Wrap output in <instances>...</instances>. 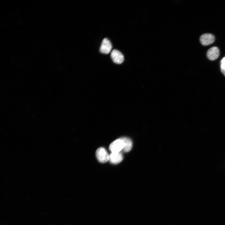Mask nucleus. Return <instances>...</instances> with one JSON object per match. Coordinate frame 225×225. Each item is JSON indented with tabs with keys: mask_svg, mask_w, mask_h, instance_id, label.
<instances>
[{
	"mask_svg": "<svg viewBox=\"0 0 225 225\" xmlns=\"http://www.w3.org/2000/svg\"><path fill=\"white\" fill-rule=\"evenodd\" d=\"M220 51L218 48L216 47H213L209 49L207 52V56L210 60L217 59L219 56Z\"/></svg>",
	"mask_w": 225,
	"mask_h": 225,
	"instance_id": "nucleus-6",
	"label": "nucleus"
},
{
	"mask_svg": "<svg viewBox=\"0 0 225 225\" xmlns=\"http://www.w3.org/2000/svg\"><path fill=\"white\" fill-rule=\"evenodd\" d=\"M96 157L99 162L105 163L109 161V155L103 148H98L96 152Z\"/></svg>",
	"mask_w": 225,
	"mask_h": 225,
	"instance_id": "nucleus-1",
	"label": "nucleus"
},
{
	"mask_svg": "<svg viewBox=\"0 0 225 225\" xmlns=\"http://www.w3.org/2000/svg\"><path fill=\"white\" fill-rule=\"evenodd\" d=\"M124 142V147L122 151L125 152L130 151L132 147V142L129 138L127 137L120 138Z\"/></svg>",
	"mask_w": 225,
	"mask_h": 225,
	"instance_id": "nucleus-8",
	"label": "nucleus"
},
{
	"mask_svg": "<svg viewBox=\"0 0 225 225\" xmlns=\"http://www.w3.org/2000/svg\"><path fill=\"white\" fill-rule=\"evenodd\" d=\"M111 57L113 61L115 63L120 64L124 60V57L122 53L119 51L113 49L111 54Z\"/></svg>",
	"mask_w": 225,
	"mask_h": 225,
	"instance_id": "nucleus-4",
	"label": "nucleus"
},
{
	"mask_svg": "<svg viewBox=\"0 0 225 225\" xmlns=\"http://www.w3.org/2000/svg\"><path fill=\"white\" fill-rule=\"evenodd\" d=\"M221 71L222 74L225 76V70L221 69Z\"/></svg>",
	"mask_w": 225,
	"mask_h": 225,
	"instance_id": "nucleus-10",
	"label": "nucleus"
},
{
	"mask_svg": "<svg viewBox=\"0 0 225 225\" xmlns=\"http://www.w3.org/2000/svg\"><path fill=\"white\" fill-rule=\"evenodd\" d=\"M124 147V142L119 138L111 143L109 146V149L112 152H119L122 151Z\"/></svg>",
	"mask_w": 225,
	"mask_h": 225,
	"instance_id": "nucleus-2",
	"label": "nucleus"
},
{
	"mask_svg": "<svg viewBox=\"0 0 225 225\" xmlns=\"http://www.w3.org/2000/svg\"><path fill=\"white\" fill-rule=\"evenodd\" d=\"M112 48V44L110 40L107 38H104L101 44L100 51L104 54H108L111 52Z\"/></svg>",
	"mask_w": 225,
	"mask_h": 225,
	"instance_id": "nucleus-3",
	"label": "nucleus"
},
{
	"mask_svg": "<svg viewBox=\"0 0 225 225\" xmlns=\"http://www.w3.org/2000/svg\"><path fill=\"white\" fill-rule=\"evenodd\" d=\"M123 157L120 152H112L109 155V161L113 164H117L120 163L123 159Z\"/></svg>",
	"mask_w": 225,
	"mask_h": 225,
	"instance_id": "nucleus-7",
	"label": "nucleus"
},
{
	"mask_svg": "<svg viewBox=\"0 0 225 225\" xmlns=\"http://www.w3.org/2000/svg\"><path fill=\"white\" fill-rule=\"evenodd\" d=\"M200 40L202 45L207 46L211 44L214 42L215 37L212 34L205 33L201 36Z\"/></svg>",
	"mask_w": 225,
	"mask_h": 225,
	"instance_id": "nucleus-5",
	"label": "nucleus"
},
{
	"mask_svg": "<svg viewBox=\"0 0 225 225\" xmlns=\"http://www.w3.org/2000/svg\"><path fill=\"white\" fill-rule=\"evenodd\" d=\"M220 69L225 70V57L222 58L220 62Z\"/></svg>",
	"mask_w": 225,
	"mask_h": 225,
	"instance_id": "nucleus-9",
	"label": "nucleus"
}]
</instances>
